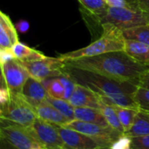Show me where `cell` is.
<instances>
[{"label":"cell","instance_id":"cell-1","mask_svg":"<svg viewBox=\"0 0 149 149\" xmlns=\"http://www.w3.org/2000/svg\"><path fill=\"white\" fill-rule=\"evenodd\" d=\"M69 66L96 72L112 79L130 81L137 84L142 73L149 69V65H143L125 51L111 52L93 57H85L64 60Z\"/></svg>","mask_w":149,"mask_h":149},{"label":"cell","instance_id":"cell-2","mask_svg":"<svg viewBox=\"0 0 149 149\" xmlns=\"http://www.w3.org/2000/svg\"><path fill=\"white\" fill-rule=\"evenodd\" d=\"M63 74L68 76L76 84L84 86L100 95L117 93L134 94L138 88L137 84L134 82L112 79L96 72L69 66L65 64Z\"/></svg>","mask_w":149,"mask_h":149},{"label":"cell","instance_id":"cell-3","mask_svg":"<svg viewBox=\"0 0 149 149\" xmlns=\"http://www.w3.org/2000/svg\"><path fill=\"white\" fill-rule=\"evenodd\" d=\"M101 36L89 45L60 54L63 60L97 56L111 52L125 51V38L122 31L111 24H103Z\"/></svg>","mask_w":149,"mask_h":149},{"label":"cell","instance_id":"cell-4","mask_svg":"<svg viewBox=\"0 0 149 149\" xmlns=\"http://www.w3.org/2000/svg\"><path fill=\"white\" fill-rule=\"evenodd\" d=\"M101 25L111 24L121 31L139 26L149 24V15L137 7L130 5L128 7H108L105 14L96 19Z\"/></svg>","mask_w":149,"mask_h":149},{"label":"cell","instance_id":"cell-5","mask_svg":"<svg viewBox=\"0 0 149 149\" xmlns=\"http://www.w3.org/2000/svg\"><path fill=\"white\" fill-rule=\"evenodd\" d=\"M1 108L3 110V123L15 124L28 128L38 118L34 107L18 93L10 92L9 102Z\"/></svg>","mask_w":149,"mask_h":149},{"label":"cell","instance_id":"cell-6","mask_svg":"<svg viewBox=\"0 0 149 149\" xmlns=\"http://www.w3.org/2000/svg\"><path fill=\"white\" fill-rule=\"evenodd\" d=\"M41 148L27 127L15 124H0V149Z\"/></svg>","mask_w":149,"mask_h":149},{"label":"cell","instance_id":"cell-7","mask_svg":"<svg viewBox=\"0 0 149 149\" xmlns=\"http://www.w3.org/2000/svg\"><path fill=\"white\" fill-rule=\"evenodd\" d=\"M21 63L28 72L30 77L39 81L62 76L65 66V61L59 57L51 58L45 56L40 59Z\"/></svg>","mask_w":149,"mask_h":149},{"label":"cell","instance_id":"cell-8","mask_svg":"<svg viewBox=\"0 0 149 149\" xmlns=\"http://www.w3.org/2000/svg\"><path fill=\"white\" fill-rule=\"evenodd\" d=\"M28 129L43 149L64 148L56 125L37 118Z\"/></svg>","mask_w":149,"mask_h":149},{"label":"cell","instance_id":"cell-9","mask_svg":"<svg viewBox=\"0 0 149 149\" xmlns=\"http://www.w3.org/2000/svg\"><path fill=\"white\" fill-rule=\"evenodd\" d=\"M58 134L64 142V148L69 149H97L112 145L105 141L96 139L78 131L56 125Z\"/></svg>","mask_w":149,"mask_h":149},{"label":"cell","instance_id":"cell-10","mask_svg":"<svg viewBox=\"0 0 149 149\" xmlns=\"http://www.w3.org/2000/svg\"><path fill=\"white\" fill-rule=\"evenodd\" d=\"M62 127L78 131L79 133H82L84 134H86L96 139L107 141L111 145L123 135V134L118 132L111 127H103L97 124L80 121L77 120H72Z\"/></svg>","mask_w":149,"mask_h":149},{"label":"cell","instance_id":"cell-11","mask_svg":"<svg viewBox=\"0 0 149 149\" xmlns=\"http://www.w3.org/2000/svg\"><path fill=\"white\" fill-rule=\"evenodd\" d=\"M3 72L6 87L12 93H21V90L30 77L22 63L14 58L3 64Z\"/></svg>","mask_w":149,"mask_h":149},{"label":"cell","instance_id":"cell-12","mask_svg":"<svg viewBox=\"0 0 149 149\" xmlns=\"http://www.w3.org/2000/svg\"><path fill=\"white\" fill-rule=\"evenodd\" d=\"M20 94L34 108L46 101L48 93L42 81L29 77L25 81Z\"/></svg>","mask_w":149,"mask_h":149},{"label":"cell","instance_id":"cell-13","mask_svg":"<svg viewBox=\"0 0 149 149\" xmlns=\"http://www.w3.org/2000/svg\"><path fill=\"white\" fill-rule=\"evenodd\" d=\"M68 101L74 107H92L100 109L102 106V102L100 100L97 93L79 84H76L75 89Z\"/></svg>","mask_w":149,"mask_h":149},{"label":"cell","instance_id":"cell-14","mask_svg":"<svg viewBox=\"0 0 149 149\" xmlns=\"http://www.w3.org/2000/svg\"><path fill=\"white\" fill-rule=\"evenodd\" d=\"M17 31L10 17L0 10V47L11 48L18 42Z\"/></svg>","mask_w":149,"mask_h":149},{"label":"cell","instance_id":"cell-15","mask_svg":"<svg viewBox=\"0 0 149 149\" xmlns=\"http://www.w3.org/2000/svg\"><path fill=\"white\" fill-rule=\"evenodd\" d=\"M34 109L38 118L46 122L58 126H65L66 123L71 121L47 101L38 105Z\"/></svg>","mask_w":149,"mask_h":149},{"label":"cell","instance_id":"cell-16","mask_svg":"<svg viewBox=\"0 0 149 149\" xmlns=\"http://www.w3.org/2000/svg\"><path fill=\"white\" fill-rule=\"evenodd\" d=\"M74 120L110 127L100 109L92 107H74Z\"/></svg>","mask_w":149,"mask_h":149},{"label":"cell","instance_id":"cell-17","mask_svg":"<svg viewBox=\"0 0 149 149\" xmlns=\"http://www.w3.org/2000/svg\"><path fill=\"white\" fill-rule=\"evenodd\" d=\"M97 95L100 100L105 105L139 110L134 100L133 94L117 93V94H108V95H100V94H97Z\"/></svg>","mask_w":149,"mask_h":149},{"label":"cell","instance_id":"cell-18","mask_svg":"<svg viewBox=\"0 0 149 149\" xmlns=\"http://www.w3.org/2000/svg\"><path fill=\"white\" fill-rule=\"evenodd\" d=\"M125 52L136 61L149 65V45L125 39Z\"/></svg>","mask_w":149,"mask_h":149},{"label":"cell","instance_id":"cell-19","mask_svg":"<svg viewBox=\"0 0 149 149\" xmlns=\"http://www.w3.org/2000/svg\"><path fill=\"white\" fill-rule=\"evenodd\" d=\"M124 135L130 138L149 135V113L139 110L135 115L133 126Z\"/></svg>","mask_w":149,"mask_h":149},{"label":"cell","instance_id":"cell-20","mask_svg":"<svg viewBox=\"0 0 149 149\" xmlns=\"http://www.w3.org/2000/svg\"><path fill=\"white\" fill-rule=\"evenodd\" d=\"M11 50H12L15 58L21 62L37 60V59H40L45 57V55L43 52L36 49L31 48L30 46L19 41L11 46Z\"/></svg>","mask_w":149,"mask_h":149},{"label":"cell","instance_id":"cell-21","mask_svg":"<svg viewBox=\"0 0 149 149\" xmlns=\"http://www.w3.org/2000/svg\"><path fill=\"white\" fill-rule=\"evenodd\" d=\"M122 33L127 40H133L149 45V24L128 28L123 30Z\"/></svg>","mask_w":149,"mask_h":149},{"label":"cell","instance_id":"cell-22","mask_svg":"<svg viewBox=\"0 0 149 149\" xmlns=\"http://www.w3.org/2000/svg\"><path fill=\"white\" fill-rule=\"evenodd\" d=\"M85 10L96 20L107 11L108 6L103 0H78Z\"/></svg>","mask_w":149,"mask_h":149},{"label":"cell","instance_id":"cell-23","mask_svg":"<svg viewBox=\"0 0 149 149\" xmlns=\"http://www.w3.org/2000/svg\"><path fill=\"white\" fill-rule=\"evenodd\" d=\"M113 107L117 113L119 120L123 127L124 134H126L127 131H129V129L133 126L135 115L139 110L126 108V107Z\"/></svg>","mask_w":149,"mask_h":149},{"label":"cell","instance_id":"cell-24","mask_svg":"<svg viewBox=\"0 0 149 149\" xmlns=\"http://www.w3.org/2000/svg\"><path fill=\"white\" fill-rule=\"evenodd\" d=\"M46 101L54 107L69 120H74V107H72L68 100L64 99H55L48 96Z\"/></svg>","mask_w":149,"mask_h":149},{"label":"cell","instance_id":"cell-25","mask_svg":"<svg viewBox=\"0 0 149 149\" xmlns=\"http://www.w3.org/2000/svg\"><path fill=\"white\" fill-rule=\"evenodd\" d=\"M100 110L102 113V114H103L105 120H107V124L112 128H113V129L117 130L118 132L124 134L123 127H122V126L119 120V118H118V115H117V113H116L114 107H111V106L105 105L102 103V106L100 107Z\"/></svg>","mask_w":149,"mask_h":149},{"label":"cell","instance_id":"cell-26","mask_svg":"<svg viewBox=\"0 0 149 149\" xmlns=\"http://www.w3.org/2000/svg\"><path fill=\"white\" fill-rule=\"evenodd\" d=\"M48 95L55 99H64V87L59 78H52L42 81Z\"/></svg>","mask_w":149,"mask_h":149},{"label":"cell","instance_id":"cell-27","mask_svg":"<svg viewBox=\"0 0 149 149\" xmlns=\"http://www.w3.org/2000/svg\"><path fill=\"white\" fill-rule=\"evenodd\" d=\"M133 96L138 109L149 113V89L138 86Z\"/></svg>","mask_w":149,"mask_h":149},{"label":"cell","instance_id":"cell-28","mask_svg":"<svg viewBox=\"0 0 149 149\" xmlns=\"http://www.w3.org/2000/svg\"><path fill=\"white\" fill-rule=\"evenodd\" d=\"M62 85H63V87H64V91H65V94H64V100H68L70 99V97L72 96L74 89H75V86H76V83L71 79L68 76L63 74L62 76L58 77Z\"/></svg>","mask_w":149,"mask_h":149},{"label":"cell","instance_id":"cell-29","mask_svg":"<svg viewBox=\"0 0 149 149\" xmlns=\"http://www.w3.org/2000/svg\"><path fill=\"white\" fill-rule=\"evenodd\" d=\"M131 149H149V135L131 138Z\"/></svg>","mask_w":149,"mask_h":149},{"label":"cell","instance_id":"cell-30","mask_svg":"<svg viewBox=\"0 0 149 149\" xmlns=\"http://www.w3.org/2000/svg\"><path fill=\"white\" fill-rule=\"evenodd\" d=\"M131 141L132 139L127 135H122L116 141H114L112 146V149H131Z\"/></svg>","mask_w":149,"mask_h":149},{"label":"cell","instance_id":"cell-31","mask_svg":"<svg viewBox=\"0 0 149 149\" xmlns=\"http://www.w3.org/2000/svg\"><path fill=\"white\" fill-rule=\"evenodd\" d=\"M14 58L15 57H14L11 48H1L0 47V63L2 65Z\"/></svg>","mask_w":149,"mask_h":149},{"label":"cell","instance_id":"cell-32","mask_svg":"<svg viewBox=\"0 0 149 149\" xmlns=\"http://www.w3.org/2000/svg\"><path fill=\"white\" fill-rule=\"evenodd\" d=\"M129 3L149 15V0H130Z\"/></svg>","mask_w":149,"mask_h":149},{"label":"cell","instance_id":"cell-33","mask_svg":"<svg viewBox=\"0 0 149 149\" xmlns=\"http://www.w3.org/2000/svg\"><path fill=\"white\" fill-rule=\"evenodd\" d=\"M10 99V91L7 87H0V107L5 106Z\"/></svg>","mask_w":149,"mask_h":149},{"label":"cell","instance_id":"cell-34","mask_svg":"<svg viewBox=\"0 0 149 149\" xmlns=\"http://www.w3.org/2000/svg\"><path fill=\"white\" fill-rule=\"evenodd\" d=\"M108 7H128L131 4L127 0H103Z\"/></svg>","mask_w":149,"mask_h":149},{"label":"cell","instance_id":"cell-35","mask_svg":"<svg viewBox=\"0 0 149 149\" xmlns=\"http://www.w3.org/2000/svg\"><path fill=\"white\" fill-rule=\"evenodd\" d=\"M138 86L149 89V69L141 74L138 80Z\"/></svg>","mask_w":149,"mask_h":149},{"label":"cell","instance_id":"cell-36","mask_svg":"<svg viewBox=\"0 0 149 149\" xmlns=\"http://www.w3.org/2000/svg\"><path fill=\"white\" fill-rule=\"evenodd\" d=\"M15 27H16V29H17V31H19L21 33H24V32H26L29 30L30 24L27 21H25V20H21V21H19L15 25Z\"/></svg>","mask_w":149,"mask_h":149},{"label":"cell","instance_id":"cell-37","mask_svg":"<svg viewBox=\"0 0 149 149\" xmlns=\"http://www.w3.org/2000/svg\"><path fill=\"white\" fill-rule=\"evenodd\" d=\"M0 87H6V83L4 80L3 72V65L0 63Z\"/></svg>","mask_w":149,"mask_h":149},{"label":"cell","instance_id":"cell-38","mask_svg":"<svg viewBox=\"0 0 149 149\" xmlns=\"http://www.w3.org/2000/svg\"><path fill=\"white\" fill-rule=\"evenodd\" d=\"M3 123V110L0 107V124Z\"/></svg>","mask_w":149,"mask_h":149},{"label":"cell","instance_id":"cell-39","mask_svg":"<svg viewBox=\"0 0 149 149\" xmlns=\"http://www.w3.org/2000/svg\"><path fill=\"white\" fill-rule=\"evenodd\" d=\"M97 149H112L111 148V147H102V148H99Z\"/></svg>","mask_w":149,"mask_h":149},{"label":"cell","instance_id":"cell-40","mask_svg":"<svg viewBox=\"0 0 149 149\" xmlns=\"http://www.w3.org/2000/svg\"><path fill=\"white\" fill-rule=\"evenodd\" d=\"M50 149H69V148H50Z\"/></svg>","mask_w":149,"mask_h":149},{"label":"cell","instance_id":"cell-41","mask_svg":"<svg viewBox=\"0 0 149 149\" xmlns=\"http://www.w3.org/2000/svg\"><path fill=\"white\" fill-rule=\"evenodd\" d=\"M32 149H43L42 148H32Z\"/></svg>","mask_w":149,"mask_h":149}]
</instances>
